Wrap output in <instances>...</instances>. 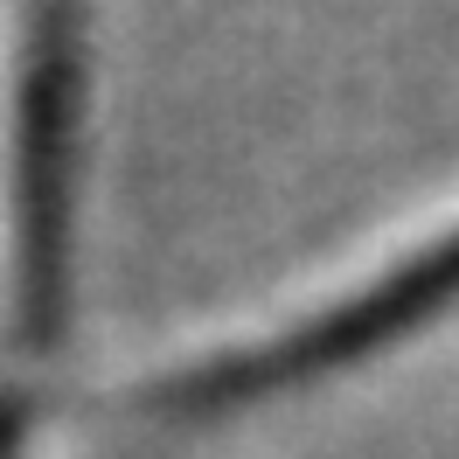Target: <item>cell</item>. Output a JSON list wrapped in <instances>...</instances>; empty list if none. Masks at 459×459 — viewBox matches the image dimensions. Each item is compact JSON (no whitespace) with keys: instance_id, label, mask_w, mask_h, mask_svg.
Wrapping results in <instances>:
<instances>
[{"instance_id":"6da1fadb","label":"cell","mask_w":459,"mask_h":459,"mask_svg":"<svg viewBox=\"0 0 459 459\" xmlns=\"http://www.w3.org/2000/svg\"><path fill=\"white\" fill-rule=\"evenodd\" d=\"M459 299V237L431 244L425 258L397 264L390 279H376L369 292H355L342 307L314 314L307 327H292L286 342H264L251 355H230L216 369H202L195 383H174L160 390V411L168 418H209V411H237V403H258L272 390H299L314 376L342 369L355 355H376L383 342L411 334L418 320H431L438 307Z\"/></svg>"}]
</instances>
